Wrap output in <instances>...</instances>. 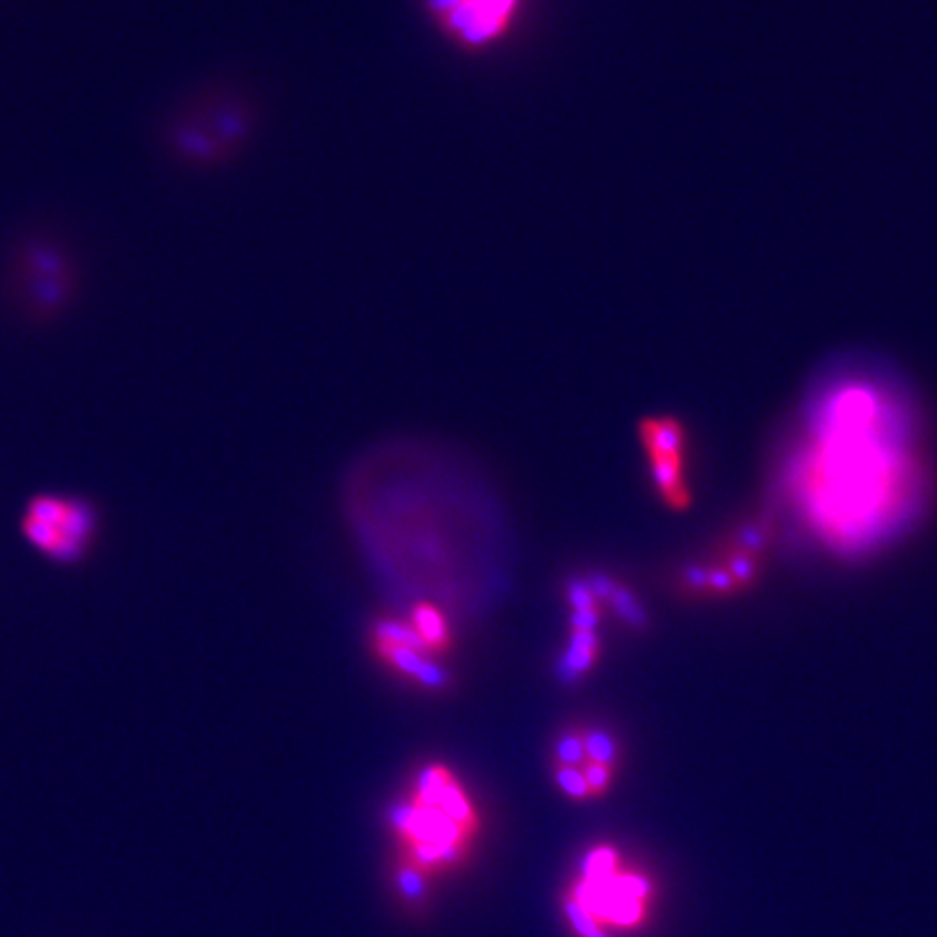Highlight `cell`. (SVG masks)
<instances>
[{
    "label": "cell",
    "instance_id": "obj_1",
    "mask_svg": "<svg viewBox=\"0 0 937 937\" xmlns=\"http://www.w3.org/2000/svg\"><path fill=\"white\" fill-rule=\"evenodd\" d=\"M810 434L795 486L808 523L831 548L879 541L916 495V468L892 438L890 395L866 381L838 384L822 397Z\"/></svg>",
    "mask_w": 937,
    "mask_h": 937
},
{
    "label": "cell",
    "instance_id": "obj_2",
    "mask_svg": "<svg viewBox=\"0 0 937 937\" xmlns=\"http://www.w3.org/2000/svg\"><path fill=\"white\" fill-rule=\"evenodd\" d=\"M20 527L38 552L70 562L86 554L93 539L96 516L79 500L40 495L27 506Z\"/></svg>",
    "mask_w": 937,
    "mask_h": 937
},
{
    "label": "cell",
    "instance_id": "obj_3",
    "mask_svg": "<svg viewBox=\"0 0 937 937\" xmlns=\"http://www.w3.org/2000/svg\"><path fill=\"white\" fill-rule=\"evenodd\" d=\"M767 555V532L762 525H751L738 532L719 558L710 564H692L682 571L683 589L692 595H733L762 573Z\"/></svg>",
    "mask_w": 937,
    "mask_h": 937
},
{
    "label": "cell",
    "instance_id": "obj_4",
    "mask_svg": "<svg viewBox=\"0 0 937 937\" xmlns=\"http://www.w3.org/2000/svg\"><path fill=\"white\" fill-rule=\"evenodd\" d=\"M640 438L662 502L673 511L688 509L692 493L683 471L686 430L682 422L675 417H647L640 422Z\"/></svg>",
    "mask_w": 937,
    "mask_h": 937
},
{
    "label": "cell",
    "instance_id": "obj_5",
    "mask_svg": "<svg viewBox=\"0 0 937 937\" xmlns=\"http://www.w3.org/2000/svg\"><path fill=\"white\" fill-rule=\"evenodd\" d=\"M516 4L519 0H438L436 9L452 33L480 46L509 29Z\"/></svg>",
    "mask_w": 937,
    "mask_h": 937
},
{
    "label": "cell",
    "instance_id": "obj_6",
    "mask_svg": "<svg viewBox=\"0 0 937 937\" xmlns=\"http://www.w3.org/2000/svg\"><path fill=\"white\" fill-rule=\"evenodd\" d=\"M413 628L417 630V634L424 640L427 651L432 655L436 653H445L452 647V637H450V628L447 621L443 619V614L430 605V603H420L415 605L413 619H411Z\"/></svg>",
    "mask_w": 937,
    "mask_h": 937
},
{
    "label": "cell",
    "instance_id": "obj_7",
    "mask_svg": "<svg viewBox=\"0 0 937 937\" xmlns=\"http://www.w3.org/2000/svg\"><path fill=\"white\" fill-rule=\"evenodd\" d=\"M596 653H599V640H596L595 630H573L569 651L562 660L564 664L562 675L566 680H578L582 673L593 669Z\"/></svg>",
    "mask_w": 937,
    "mask_h": 937
},
{
    "label": "cell",
    "instance_id": "obj_8",
    "mask_svg": "<svg viewBox=\"0 0 937 937\" xmlns=\"http://www.w3.org/2000/svg\"><path fill=\"white\" fill-rule=\"evenodd\" d=\"M558 765L562 767H573L582 765L589 760L586 756V740H584V731L582 729H573L569 733H564L558 742Z\"/></svg>",
    "mask_w": 937,
    "mask_h": 937
},
{
    "label": "cell",
    "instance_id": "obj_9",
    "mask_svg": "<svg viewBox=\"0 0 937 937\" xmlns=\"http://www.w3.org/2000/svg\"><path fill=\"white\" fill-rule=\"evenodd\" d=\"M584 740H586L589 762H599V765L612 767L614 756H617V747H614V740L610 738L608 731H603V729H586L584 731Z\"/></svg>",
    "mask_w": 937,
    "mask_h": 937
},
{
    "label": "cell",
    "instance_id": "obj_10",
    "mask_svg": "<svg viewBox=\"0 0 937 937\" xmlns=\"http://www.w3.org/2000/svg\"><path fill=\"white\" fill-rule=\"evenodd\" d=\"M608 599H610L612 608L621 614V619H623V621H628V623H630V625H634V628H642V625H644V614H642V608H640L639 603H637V599L632 596V593H630L628 589H623V586H614L612 595L608 596Z\"/></svg>",
    "mask_w": 937,
    "mask_h": 937
},
{
    "label": "cell",
    "instance_id": "obj_11",
    "mask_svg": "<svg viewBox=\"0 0 937 937\" xmlns=\"http://www.w3.org/2000/svg\"><path fill=\"white\" fill-rule=\"evenodd\" d=\"M566 595H569V603H571L573 612H595V610H599V605H596V596L593 595V591H591L589 582L584 584V582H580V580H573V582L569 584Z\"/></svg>",
    "mask_w": 937,
    "mask_h": 937
},
{
    "label": "cell",
    "instance_id": "obj_12",
    "mask_svg": "<svg viewBox=\"0 0 937 937\" xmlns=\"http://www.w3.org/2000/svg\"><path fill=\"white\" fill-rule=\"evenodd\" d=\"M558 783L571 795V797H586L589 795V786L584 775L573 767H558Z\"/></svg>",
    "mask_w": 937,
    "mask_h": 937
},
{
    "label": "cell",
    "instance_id": "obj_13",
    "mask_svg": "<svg viewBox=\"0 0 937 937\" xmlns=\"http://www.w3.org/2000/svg\"><path fill=\"white\" fill-rule=\"evenodd\" d=\"M584 779H586V786H589V795H599V792L605 790V786L610 781V767L599 765V762H589Z\"/></svg>",
    "mask_w": 937,
    "mask_h": 937
},
{
    "label": "cell",
    "instance_id": "obj_14",
    "mask_svg": "<svg viewBox=\"0 0 937 937\" xmlns=\"http://www.w3.org/2000/svg\"><path fill=\"white\" fill-rule=\"evenodd\" d=\"M608 916L619 923H634L640 916V905L637 898H619L612 903Z\"/></svg>",
    "mask_w": 937,
    "mask_h": 937
},
{
    "label": "cell",
    "instance_id": "obj_15",
    "mask_svg": "<svg viewBox=\"0 0 937 937\" xmlns=\"http://www.w3.org/2000/svg\"><path fill=\"white\" fill-rule=\"evenodd\" d=\"M569 916H571V920H573L575 929H578L582 936L589 937L596 934L595 925H593V920H591L589 911H586L580 903H575V900H571V903H569Z\"/></svg>",
    "mask_w": 937,
    "mask_h": 937
},
{
    "label": "cell",
    "instance_id": "obj_16",
    "mask_svg": "<svg viewBox=\"0 0 937 937\" xmlns=\"http://www.w3.org/2000/svg\"><path fill=\"white\" fill-rule=\"evenodd\" d=\"M612 861H614L612 852H595V855H593V857L589 859V879H591V881H595V879H603V877H610V870H612Z\"/></svg>",
    "mask_w": 937,
    "mask_h": 937
},
{
    "label": "cell",
    "instance_id": "obj_17",
    "mask_svg": "<svg viewBox=\"0 0 937 937\" xmlns=\"http://www.w3.org/2000/svg\"><path fill=\"white\" fill-rule=\"evenodd\" d=\"M402 886L408 895H420V877L415 872H404L402 875Z\"/></svg>",
    "mask_w": 937,
    "mask_h": 937
},
{
    "label": "cell",
    "instance_id": "obj_18",
    "mask_svg": "<svg viewBox=\"0 0 937 937\" xmlns=\"http://www.w3.org/2000/svg\"><path fill=\"white\" fill-rule=\"evenodd\" d=\"M589 937H603V936H599V934H593V936H589Z\"/></svg>",
    "mask_w": 937,
    "mask_h": 937
}]
</instances>
